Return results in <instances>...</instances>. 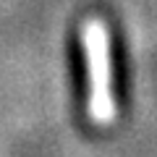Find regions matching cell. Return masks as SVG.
<instances>
[{"label": "cell", "mask_w": 157, "mask_h": 157, "mask_svg": "<svg viewBox=\"0 0 157 157\" xmlns=\"http://www.w3.org/2000/svg\"><path fill=\"white\" fill-rule=\"evenodd\" d=\"M81 45L89 71V97L86 113L100 128L115 121V97H113V58H110V32L102 18H89L81 24Z\"/></svg>", "instance_id": "6da1fadb"}]
</instances>
